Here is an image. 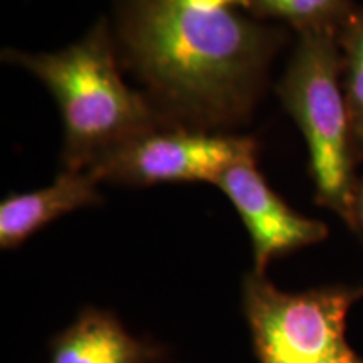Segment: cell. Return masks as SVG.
Here are the masks:
<instances>
[{
    "instance_id": "6da1fadb",
    "label": "cell",
    "mask_w": 363,
    "mask_h": 363,
    "mask_svg": "<svg viewBox=\"0 0 363 363\" xmlns=\"http://www.w3.org/2000/svg\"><path fill=\"white\" fill-rule=\"evenodd\" d=\"M126 62L170 123H238L259 93L274 34L229 6L116 0Z\"/></svg>"
},
{
    "instance_id": "8992f818",
    "label": "cell",
    "mask_w": 363,
    "mask_h": 363,
    "mask_svg": "<svg viewBox=\"0 0 363 363\" xmlns=\"http://www.w3.org/2000/svg\"><path fill=\"white\" fill-rule=\"evenodd\" d=\"M214 185L225 194L251 235L254 272L257 274H264L267 264L276 257L328 238L325 222L293 211L267 185L254 160L234 163Z\"/></svg>"
},
{
    "instance_id": "7c38bea8",
    "label": "cell",
    "mask_w": 363,
    "mask_h": 363,
    "mask_svg": "<svg viewBox=\"0 0 363 363\" xmlns=\"http://www.w3.org/2000/svg\"><path fill=\"white\" fill-rule=\"evenodd\" d=\"M190 2L197 4H211V6H244V0H190Z\"/></svg>"
},
{
    "instance_id": "30bf717a",
    "label": "cell",
    "mask_w": 363,
    "mask_h": 363,
    "mask_svg": "<svg viewBox=\"0 0 363 363\" xmlns=\"http://www.w3.org/2000/svg\"><path fill=\"white\" fill-rule=\"evenodd\" d=\"M244 6L261 16L276 17L299 30L342 27L353 11L350 0H244Z\"/></svg>"
},
{
    "instance_id": "ba28073f",
    "label": "cell",
    "mask_w": 363,
    "mask_h": 363,
    "mask_svg": "<svg viewBox=\"0 0 363 363\" xmlns=\"http://www.w3.org/2000/svg\"><path fill=\"white\" fill-rule=\"evenodd\" d=\"M49 363H153L163 357L155 345L131 337L110 311L86 308L49 345Z\"/></svg>"
},
{
    "instance_id": "7a4b0ae2",
    "label": "cell",
    "mask_w": 363,
    "mask_h": 363,
    "mask_svg": "<svg viewBox=\"0 0 363 363\" xmlns=\"http://www.w3.org/2000/svg\"><path fill=\"white\" fill-rule=\"evenodd\" d=\"M4 59L33 72L56 98L65 125V170H88L130 140L170 123L125 84L104 21L62 51L27 54L9 49Z\"/></svg>"
},
{
    "instance_id": "5b68a950",
    "label": "cell",
    "mask_w": 363,
    "mask_h": 363,
    "mask_svg": "<svg viewBox=\"0 0 363 363\" xmlns=\"http://www.w3.org/2000/svg\"><path fill=\"white\" fill-rule=\"evenodd\" d=\"M247 136L216 135L182 125H162L136 136L88 169L96 179L128 185L216 180L234 163L254 160Z\"/></svg>"
},
{
    "instance_id": "9c48e42d",
    "label": "cell",
    "mask_w": 363,
    "mask_h": 363,
    "mask_svg": "<svg viewBox=\"0 0 363 363\" xmlns=\"http://www.w3.org/2000/svg\"><path fill=\"white\" fill-rule=\"evenodd\" d=\"M342 79L352 126L355 162L363 158V7L353 9L338 30Z\"/></svg>"
},
{
    "instance_id": "3957f363",
    "label": "cell",
    "mask_w": 363,
    "mask_h": 363,
    "mask_svg": "<svg viewBox=\"0 0 363 363\" xmlns=\"http://www.w3.org/2000/svg\"><path fill=\"white\" fill-rule=\"evenodd\" d=\"M338 27L299 30L278 93L310 152L316 202L352 225L355 157L342 79Z\"/></svg>"
},
{
    "instance_id": "277c9868",
    "label": "cell",
    "mask_w": 363,
    "mask_h": 363,
    "mask_svg": "<svg viewBox=\"0 0 363 363\" xmlns=\"http://www.w3.org/2000/svg\"><path fill=\"white\" fill-rule=\"evenodd\" d=\"M362 286L331 284L286 293L264 274L242 283V310L259 363H363L347 342V316Z\"/></svg>"
},
{
    "instance_id": "52a82bcc",
    "label": "cell",
    "mask_w": 363,
    "mask_h": 363,
    "mask_svg": "<svg viewBox=\"0 0 363 363\" xmlns=\"http://www.w3.org/2000/svg\"><path fill=\"white\" fill-rule=\"evenodd\" d=\"M98 184L89 170H62L48 187L9 195L0 203V246L19 247L61 216L96 206L101 202Z\"/></svg>"
},
{
    "instance_id": "8fae6325",
    "label": "cell",
    "mask_w": 363,
    "mask_h": 363,
    "mask_svg": "<svg viewBox=\"0 0 363 363\" xmlns=\"http://www.w3.org/2000/svg\"><path fill=\"white\" fill-rule=\"evenodd\" d=\"M350 229L355 233H363V177L357 179L355 192H353Z\"/></svg>"
}]
</instances>
